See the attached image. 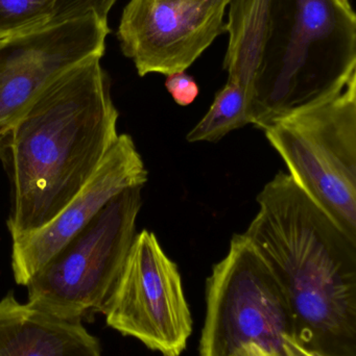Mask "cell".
Returning a JSON list of instances; mask_svg holds the SVG:
<instances>
[{"label":"cell","mask_w":356,"mask_h":356,"mask_svg":"<svg viewBox=\"0 0 356 356\" xmlns=\"http://www.w3.org/2000/svg\"><path fill=\"white\" fill-rule=\"evenodd\" d=\"M118 111L102 58L50 83L0 141L8 156L12 240L49 223L87 184L118 139Z\"/></svg>","instance_id":"obj_1"},{"label":"cell","mask_w":356,"mask_h":356,"mask_svg":"<svg viewBox=\"0 0 356 356\" xmlns=\"http://www.w3.org/2000/svg\"><path fill=\"white\" fill-rule=\"evenodd\" d=\"M244 236L284 293L295 339L322 356H356V242L279 172Z\"/></svg>","instance_id":"obj_2"},{"label":"cell","mask_w":356,"mask_h":356,"mask_svg":"<svg viewBox=\"0 0 356 356\" xmlns=\"http://www.w3.org/2000/svg\"><path fill=\"white\" fill-rule=\"evenodd\" d=\"M356 79V16L344 0H269L268 31L251 94V124L322 104Z\"/></svg>","instance_id":"obj_3"},{"label":"cell","mask_w":356,"mask_h":356,"mask_svg":"<svg viewBox=\"0 0 356 356\" xmlns=\"http://www.w3.org/2000/svg\"><path fill=\"white\" fill-rule=\"evenodd\" d=\"M263 131L299 188L356 242V79Z\"/></svg>","instance_id":"obj_4"},{"label":"cell","mask_w":356,"mask_h":356,"mask_svg":"<svg viewBox=\"0 0 356 356\" xmlns=\"http://www.w3.org/2000/svg\"><path fill=\"white\" fill-rule=\"evenodd\" d=\"M142 186L113 197L26 284L29 305L54 317L82 321L102 311L118 284L134 241Z\"/></svg>","instance_id":"obj_5"},{"label":"cell","mask_w":356,"mask_h":356,"mask_svg":"<svg viewBox=\"0 0 356 356\" xmlns=\"http://www.w3.org/2000/svg\"><path fill=\"white\" fill-rule=\"evenodd\" d=\"M294 320L269 268L244 234L207 280L201 356H286Z\"/></svg>","instance_id":"obj_6"},{"label":"cell","mask_w":356,"mask_h":356,"mask_svg":"<svg viewBox=\"0 0 356 356\" xmlns=\"http://www.w3.org/2000/svg\"><path fill=\"white\" fill-rule=\"evenodd\" d=\"M100 313L113 330L152 350L167 356L183 353L192 314L177 265L153 232L136 234L123 276Z\"/></svg>","instance_id":"obj_7"},{"label":"cell","mask_w":356,"mask_h":356,"mask_svg":"<svg viewBox=\"0 0 356 356\" xmlns=\"http://www.w3.org/2000/svg\"><path fill=\"white\" fill-rule=\"evenodd\" d=\"M111 33L95 13L0 40V141L42 92L91 58H102Z\"/></svg>","instance_id":"obj_8"},{"label":"cell","mask_w":356,"mask_h":356,"mask_svg":"<svg viewBox=\"0 0 356 356\" xmlns=\"http://www.w3.org/2000/svg\"><path fill=\"white\" fill-rule=\"evenodd\" d=\"M231 0H130L117 31L140 76L186 71L226 33Z\"/></svg>","instance_id":"obj_9"},{"label":"cell","mask_w":356,"mask_h":356,"mask_svg":"<svg viewBox=\"0 0 356 356\" xmlns=\"http://www.w3.org/2000/svg\"><path fill=\"white\" fill-rule=\"evenodd\" d=\"M146 181L148 171L133 139L127 134L119 135L98 170L49 223L12 240L15 282L26 286L113 197L131 186H144Z\"/></svg>","instance_id":"obj_10"},{"label":"cell","mask_w":356,"mask_h":356,"mask_svg":"<svg viewBox=\"0 0 356 356\" xmlns=\"http://www.w3.org/2000/svg\"><path fill=\"white\" fill-rule=\"evenodd\" d=\"M0 356H102L82 321H70L18 302L0 300Z\"/></svg>","instance_id":"obj_11"},{"label":"cell","mask_w":356,"mask_h":356,"mask_svg":"<svg viewBox=\"0 0 356 356\" xmlns=\"http://www.w3.org/2000/svg\"><path fill=\"white\" fill-rule=\"evenodd\" d=\"M117 0H0V40L95 13L108 19Z\"/></svg>","instance_id":"obj_12"},{"label":"cell","mask_w":356,"mask_h":356,"mask_svg":"<svg viewBox=\"0 0 356 356\" xmlns=\"http://www.w3.org/2000/svg\"><path fill=\"white\" fill-rule=\"evenodd\" d=\"M251 96L240 86L227 81L217 92L210 108L187 135L188 142H217L226 135L251 124Z\"/></svg>","instance_id":"obj_13"},{"label":"cell","mask_w":356,"mask_h":356,"mask_svg":"<svg viewBox=\"0 0 356 356\" xmlns=\"http://www.w3.org/2000/svg\"><path fill=\"white\" fill-rule=\"evenodd\" d=\"M165 88L171 94L176 104L181 106H187L194 104L200 94V88L194 77L188 75L185 71L171 73L167 75Z\"/></svg>","instance_id":"obj_14"},{"label":"cell","mask_w":356,"mask_h":356,"mask_svg":"<svg viewBox=\"0 0 356 356\" xmlns=\"http://www.w3.org/2000/svg\"><path fill=\"white\" fill-rule=\"evenodd\" d=\"M286 356H322L319 353L309 350L300 344L296 339L290 337L286 342Z\"/></svg>","instance_id":"obj_15"},{"label":"cell","mask_w":356,"mask_h":356,"mask_svg":"<svg viewBox=\"0 0 356 356\" xmlns=\"http://www.w3.org/2000/svg\"><path fill=\"white\" fill-rule=\"evenodd\" d=\"M345 2H348V3H350V0H344Z\"/></svg>","instance_id":"obj_16"},{"label":"cell","mask_w":356,"mask_h":356,"mask_svg":"<svg viewBox=\"0 0 356 356\" xmlns=\"http://www.w3.org/2000/svg\"><path fill=\"white\" fill-rule=\"evenodd\" d=\"M164 356H167V355H164Z\"/></svg>","instance_id":"obj_17"}]
</instances>
